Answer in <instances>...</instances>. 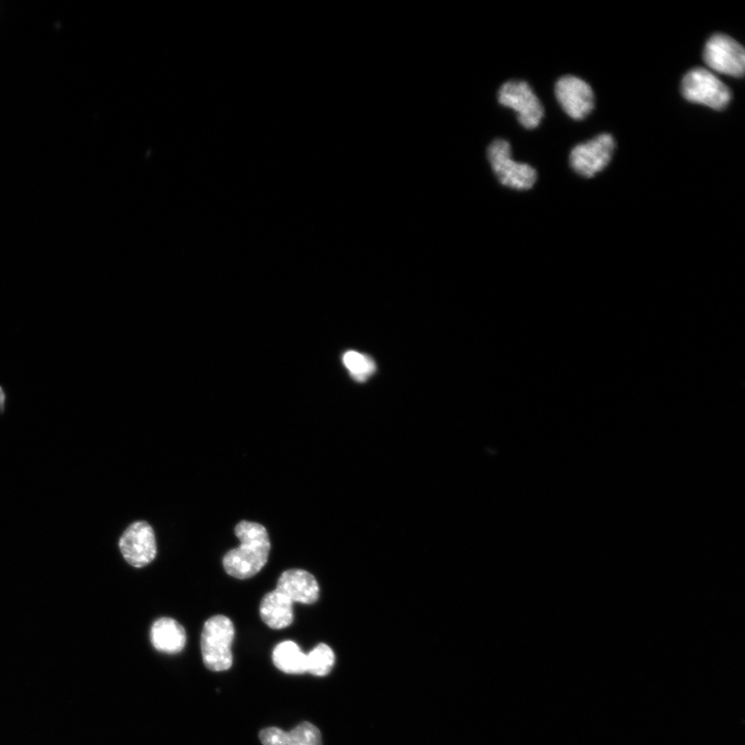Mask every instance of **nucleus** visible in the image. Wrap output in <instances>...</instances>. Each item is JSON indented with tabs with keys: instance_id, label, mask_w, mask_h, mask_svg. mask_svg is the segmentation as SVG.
Segmentation results:
<instances>
[{
	"instance_id": "nucleus-1",
	"label": "nucleus",
	"mask_w": 745,
	"mask_h": 745,
	"mask_svg": "<svg viewBox=\"0 0 745 745\" xmlns=\"http://www.w3.org/2000/svg\"><path fill=\"white\" fill-rule=\"evenodd\" d=\"M235 535L241 545L224 556V569L235 579H250L267 563L271 552L270 535L263 525L248 521L236 525Z\"/></svg>"
},
{
	"instance_id": "nucleus-2",
	"label": "nucleus",
	"mask_w": 745,
	"mask_h": 745,
	"mask_svg": "<svg viewBox=\"0 0 745 745\" xmlns=\"http://www.w3.org/2000/svg\"><path fill=\"white\" fill-rule=\"evenodd\" d=\"M234 635V625L224 615H217L205 621L201 634V652L203 663L208 670L223 672L232 667L231 646Z\"/></svg>"
},
{
	"instance_id": "nucleus-3",
	"label": "nucleus",
	"mask_w": 745,
	"mask_h": 745,
	"mask_svg": "<svg viewBox=\"0 0 745 745\" xmlns=\"http://www.w3.org/2000/svg\"><path fill=\"white\" fill-rule=\"evenodd\" d=\"M681 93L685 100L715 110L725 109L732 99L729 87L703 68L693 69L684 76Z\"/></svg>"
},
{
	"instance_id": "nucleus-4",
	"label": "nucleus",
	"mask_w": 745,
	"mask_h": 745,
	"mask_svg": "<svg viewBox=\"0 0 745 745\" xmlns=\"http://www.w3.org/2000/svg\"><path fill=\"white\" fill-rule=\"evenodd\" d=\"M492 169L499 182L517 190L531 189L538 178L536 171L527 164L516 163L511 158V145L508 141L497 139L488 149Z\"/></svg>"
},
{
	"instance_id": "nucleus-5",
	"label": "nucleus",
	"mask_w": 745,
	"mask_h": 745,
	"mask_svg": "<svg viewBox=\"0 0 745 745\" xmlns=\"http://www.w3.org/2000/svg\"><path fill=\"white\" fill-rule=\"evenodd\" d=\"M499 103L516 110L520 124L528 130L538 128L545 114L539 98L523 81H510L503 84L499 91Z\"/></svg>"
},
{
	"instance_id": "nucleus-6",
	"label": "nucleus",
	"mask_w": 745,
	"mask_h": 745,
	"mask_svg": "<svg viewBox=\"0 0 745 745\" xmlns=\"http://www.w3.org/2000/svg\"><path fill=\"white\" fill-rule=\"evenodd\" d=\"M703 56L705 64L714 71L733 77L744 75V48L726 35L712 36L706 43Z\"/></svg>"
},
{
	"instance_id": "nucleus-7",
	"label": "nucleus",
	"mask_w": 745,
	"mask_h": 745,
	"mask_svg": "<svg viewBox=\"0 0 745 745\" xmlns=\"http://www.w3.org/2000/svg\"><path fill=\"white\" fill-rule=\"evenodd\" d=\"M119 549L134 568H144L157 556L156 534L151 525L140 521L132 524L119 541Z\"/></svg>"
},
{
	"instance_id": "nucleus-8",
	"label": "nucleus",
	"mask_w": 745,
	"mask_h": 745,
	"mask_svg": "<svg viewBox=\"0 0 745 745\" xmlns=\"http://www.w3.org/2000/svg\"><path fill=\"white\" fill-rule=\"evenodd\" d=\"M615 141L612 135L602 134L593 140L576 146L571 153L573 169L585 177H593L604 170L612 159Z\"/></svg>"
},
{
	"instance_id": "nucleus-9",
	"label": "nucleus",
	"mask_w": 745,
	"mask_h": 745,
	"mask_svg": "<svg viewBox=\"0 0 745 745\" xmlns=\"http://www.w3.org/2000/svg\"><path fill=\"white\" fill-rule=\"evenodd\" d=\"M555 94L563 110L576 119L585 118L594 108V96L588 83L574 76L558 80Z\"/></svg>"
},
{
	"instance_id": "nucleus-10",
	"label": "nucleus",
	"mask_w": 745,
	"mask_h": 745,
	"mask_svg": "<svg viewBox=\"0 0 745 745\" xmlns=\"http://www.w3.org/2000/svg\"><path fill=\"white\" fill-rule=\"evenodd\" d=\"M279 592L294 603L312 605L319 599L320 588L315 577L304 570L284 572L277 584Z\"/></svg>"
},
{
	"instance_id": "nucleus-11",
	"label": "nucleus",
	"mask_w": 745,
	"mask_h": 745,
	"mask_svg": "<svg viewBox=\"0 0 745 745\" xmlns=\"http://www.w3.org/2000/svg\"><path fill=\"white\" fill-rule=\"evenodd\" d=\"M260 616L268 628L283 630L293 622V603L278 590L265 594L260 604Z\"/></svg>"
},
{
	"instance_id": "nucleus-12",
	"label": "nucleus",
	"mask_w": 745,
	"mask_h": 745,
	"mask_svg": "<svg viewBox=\"0 0 745 745\" xmlns=\"http://www.w3.org/2000/svg\"><path fill=\"white\" fill-rule=\"evenodd\" d=\"M151 641L158 651L175 654L184 650L187 634L182 624L172 618L164 617L153 624Z\"/></svg>"
},
{
	"instance_id": "nucleus-13",
	"label": "nucleus",
	"mask_w": 745,
	"mask_h": 745,
	"mask_svg": "<svg viewBox=\"0 0 745 745\" xmlns=\"http://www.w3.org/2000/svg\"><path fill=\"white\" fill-rule=\"evenodd\" d=\"M273 662L286 674L307 673V654L293 641H284L276 646L273 651Z\"/></svg>"
},
{
	"instance_id": "nucleus-14",
	"label": "nucleus",
	"mask_w": 745,
	"mask_h": 745,
	"mask_svg": "<svg viewBox=\"0 0 745 745\" xmlns=\"http://www.w3.org/2000/svg\"><path fill=\"white\" fill-rule=\"evenodd\" d=\"M343 364L357 382H366L376 372V364L372 357L353 350L344 354Z\"/></svg>"
},
{
	"instance_id": "nucleus-15",
	"label": "nucleus",
	"mask_w": 745,
	"mask_h": 745,
	"mask_svg": "<svg viewBox=\"0 0 745 745\" xmlns=\"http://www.w3.org/2000/svg\"><path fill=\"white\" fill-rule=\"evenodd\" d=\"M335 653L330 646L319 644L307 654V673L323 677L330 674L335 665Z\"/></svg>"
},
{
	"instance_id": "nucleus-16",
	"label": "nucleus",
	"mask_w": 745,
	"mask_h": 745,
	"mask_svg": "<svg viewBox=\"0 0 745 745\" xmlns=\"http://www.w3.org/2000/svg\"><path fill=\"white\" fill-rule=\"evenodd\" d=\"M288 745H322V736L317 727L305 722L288 732Z\"/></svg>"
},
{
	"instance_id": "nucleus-17",
	"label": "nucleus",
	"mask_w": 745,
	"mask_h": 745,
	"mask_svg": "<svg viewBox=\"0 0 745 745\" xmlns=\"http://www.w3.org/2000/svg\"><path fill=\"white\" fill-rule=\"evenodd\" d=\"M263 745H288V732L280 728H266L259 733Z\"/></svg>"
},
{
	"instance_id": "nucleus-18",
	"label": "nucleus",
	"mask_w": 745,
	"mask_h": 745,
	"mask_svg": "<svg viewBox=\"0 0 745 745\" xmlns=\"http://www.w3.org/2000/svg\"><path fill=\"white\" fill-rule=\"evenodd\" d=\"M7 394L3 387L0 385V413H4L6 410Z\"/></svg>"
}]
</instances>
